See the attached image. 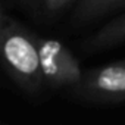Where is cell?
I'll use <instances>...</instances> for the list:
<instances>
[{"label": "cell", "mask_w": 125, "mask_h": 125, "mask_svg": "<svg viewBox=\"0 0 125 125\" xmlns=\"http://www.w3.org/2000/svg\"><path fill=\"white\" fill-rule=\"evenodd\" d=\"M0 60L18 85L30 93L40 91L44 78L35 37L10 21L0 32Z\"/></svg>", "instance_id": "6da1fadb"}, {"label": "cell", "mask_w": 125, "mask_h": 125, "mask_svg": "<svg viewBox=\"0 0 125 125\" xmlns=\"http://www.w3.org/2000/svg\"><path fill=\"white\" fill-rule=\"evenodd\" d=\"M74 90L77 96L90 103H125V60L84 72Z\"/></svg>", "instance_id": "7a4b0ae2"}, {"label": "cell", "mask_w": 125, "mask_h": 125, "mask_svg": "<svg viewBox=\"0 0 125 125\" xmlns=\"http://www.w3.org/2000/svg\"><path fill=\"white\" fill-rule=\"evenodd\" d=\"M40 63L44 83L52 88L59 87H75L81 77L83 71L78 60L60 41L52 38L35 37Z\"/></svg>", "instance_id": "3957f363"}, {"label": "cell", "mask_w": 125, "mask_h": 125, "mask_svg": "<svg viewBox=\"0 0 125 125\" xmlns=\"http://www.w3.org/2000/svg\"><path fill=\"white\" fill-rule=\"evenodd\" d=\"M121 44H125V13L107 22L88 40V47L96 50Z\"/></svg>", "instance_id": "277c9868"}, {"label": "cell", "mask_w": 125, "mask_h": 125, "mask_svg": "<svg viewBox=\"0 0 125 125\" xmlns=\"http://www.w3.org/2000/svg\"><path fill=\"white\" fill-rule=\"evenodd\" d=\"M124 0H81V3L77 8L75 19L81 22L93 21L115 8H118Z\"/></svg>", "instance_id": "5b68a950"}, {"label": "cell", "mask_w": 125, "mask_h": 125, "mask_svg": "<svg viewBox=\"0 0 125 125\" xmlns=\"http://www.w3.org/2000/svg\"><path fill=\"white\" fill-rule=\"evenodd\" d=\"M72 0H44V5L49 10L54 12V10H60L62 8H65L66 5H69Z\"/></svg>", "instance_id": "8992f818"}, {"label": "cell", "mask_w": 125, "mask_h": 125, "mask_svg": "<svg viewBox=\"0 0 125 125\" xmlns=\"http://www.w3.org/2000/svg\"><path fill=\"white\" fill-rule=\"evenodd\" d=\"M8 18L5 16V13H3V10H2V8H0V32H2V30L8 25Z\"/></svg>", "instance_id": "52a82bcc"}]
</instances>
